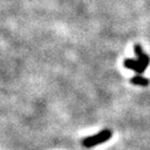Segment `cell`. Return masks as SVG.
Listing matches in <instances>:
<instances>
[{
    "label": "cell",
    "instance_id": "cell-1",
    "mask_svg": "<svg viewBox=\"0 0 150 150\" xmlns=\"http://www.w3.org/2000/svg\"><path fill=\"white\" fill-rule=\"evenodd\" d=\"M112 137V132L110 129H104V130L100 131L95 136L88 137V138L83 139L81 141V144L83 147L86 148H92L95 147V146L99 145V144H102L106 141H108Z\"/></svg>",
    "mask_w": 150,
    "mask_h": 150
},
{
    "label": "cell",
    "instance_id": "cell-2",
    "mask_svg": "<svg viewBox=\"0 0 150 150\" xmlns=\"http://www.w3.org/2000/svg\"><path fill=\"white\" fill-rule=\"evenodd\" d=\"M124 67L130 70H134V72H137L138 74H142L144 73V71L146 70V67L141 63L140 61H134L132 59H127L124 61Z\"/></svg>",
    "mask_w": 150,
    "mask_h": 150
},
{
    "label": "cell",
    "instance_id": "cell-5",
    "mask_svg": "<svg viewBox=\"0 0 150 150\" xmlns=\"http://www.w3.org/2000/svg\"><path fill=\"white\" fill-rule=\"evenodd\" d=\"M134 52H136L137 56H140L143 54V50H142V47H141L140 45H134Z\"/></svg>",
    "mask_w": 150,
    "mask_h": 150
},
{
    "label": "cell",
    "instance_id": "cell-3",
    "mask_svg": "<svg viewBox=\"0 0 150 150\" xmlns=\"http://www.w3.org/2000/svg\"><path fill=\"white\" fill-rule=\"evenodd\" d=\"M130 82L132 84H136V86H141V87H148L149 86V80L145 77H142V76H134L130 79Z\"/></svg>",
    "mask_w": 150,
    "mask_h": 150
},
{
    "label": "cell",
    "instance_id": "cell-4",
    "mask_svg": "<svg viewBox=\"0 0 150 150\" xmlns=\"http://www.w3.org/2000/svg\"><path fill=\"white\" fill-rule=\"evenodd\" d=\"M139 57V61L141 62V63L143 64L144 66H145L146 68L148 67V65H149V63H150V57L148 55H146V54H142V55H140V56H138Z\"/></svg>",
    "mask_w": 150,
    "mask_h": 150
}]
</instances>
